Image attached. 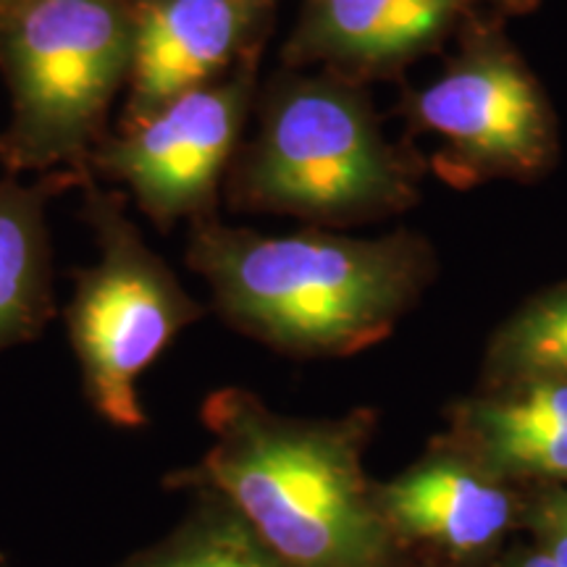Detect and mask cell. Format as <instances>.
Masks as SVG:
<instances>
[{"mask_svg":"<svg viewBox=\"0 0 567 567\" xmlns=\"http://www.w3.org/2000/svg\"><path fill=\"white\" fill-rule=\"evenodd\" d=\"M210 446L168 488H208L287 567H384L392 534L360 460L358 417L274 413L245 389L205 396Z\"/></svg>","mask_w":567,"mask_h":567,"instance_id":"1","label":"cell"},{"mask_svg":"<svg viewBox=\"0 0 567 567\" xmlns=\"http://www.w3.org/2000/svg\"><path fill=\"white\" fill-rule=\"evenodd\" d=\"M187 266L234 329L300 358H342L386 337L421 271L400 239L266 237L213 218L193 224Z\"/></svg>","mask_w":567,"mask_h":567,"instance_id":"2","label":"cell"},{"mask_svg":"<svg viewBox=\"0 0 567 567\" xmlns=\"http://www.w3.org/2000/svg\"><path fill=\"white\" fill-rule=\"evenodd\" d=\"M134 0H6L0 74L11 122L0 134L9 174L87 172L105 113L130 82Z\"/></svg>","mask_w":567,"mask_h":567,"instance_id":"3","label":"cell"},{"mask_svg":"<svg viewBox=\"0 0 567 567\" xmlns=\"http://www.w3.org/2000/svg\"><path fill=\"white\" fill-rule=\"evenodd\" d=\"M82 184L97 258L74 271L63 321L87 405L113 429L134 431L147 423L137 381L203 316V305L142 239L122 197L97 189L90 176Z\"/></svg>","mask_w":567,"mask_h":567,"instance_id":"4","label":"cell"},{"mask_svg":"<svg viewBox=\"0 0 567 567\" xmlns=\"http://www.w3.org/2000/svg\"><path fill=\"white\" fill-rule=\"evenodd\" d=\"M405 184L371 113L352 90L292 80L268 97L234 179L247 208L347 221L396 203Z\"/></svg>","mask_w":567,"mask_h":567,"instance_id":"5","label":"cell"},{"mask_svg":"<svg viewBox=\"0 0 567 567\" xmlns=\"http://www.w3.org/2000/svg\"><path fill=\"white\" fill-rule=\"evenodd\" d=\"M252 76L184 92L153 116L103 137L90 166L122 182L161 231L182 218H210L218 182L243 132Z\"/></svg>","mask_w":567,"mask_h":567,"instance_id":"6","label":"cell"},{"mask_svg":"<svg viewBox=\"0 0 567 567\" xmlns=\"http://www.w3.org/2000/svg\"><path fill=\"white\" fill-rule=\"evenodd\" d=\"M417 118L473 166L528 174L544 166L551 124L528 71L499 48L455 63L415 101Z\"/></svg>","mask_w":567,"mask_h":567,"instance_id":"7","label":"cell"},{"mask_svg":"<svg viewBox=\"0 0 567 567\" xmlns=\"http://www.w3.org/2000/svg\"><path fill=\"white\" fill-rule=\"evenodd\" d=\"M271 0H134L124 126L216 82L245 51Z\"/></svg>","mask_w":567,"mask_h":567,"instance_id":"8","label":"cell"},{"mask_svg":"<svg viewBox=\"0 0 567 567\" xmlns=\"http://www.w3.org/2000/svg\"><path fill=\"white\" fill-rule=\"evenodd\" d=\"M478 0H308L289 51L300 61L381 69L423 51Z\"/></svg>","mask_w":567,"mask_h":567,"instance_id":"9","label":"cell"},{"mask_svg":"<svg viewBox=\"0 0 567 567\" xmlns=\"http://www.w3.org/2000/svg\"><path fill=\"white\" fill-rule=\"evenodd\" d=\"M87 172L45 182L0 179V352L38 339L55 316L48 203L59 187L82 184Z\"/></svg>","mask_w":567,"mask_h":567,"instance_id":"10","label":"cell"},{"mask_svg":"<svg viewBox=\"0 0 567 567\" xmlns=\"http://www.w3.org/2000/svg\"><path fill=\"white\" fill-rule=\"evenodd\" d=\"M375 494L389 528L457 551L488 547L513 520L505 488L450 460L415 467Z\"/></svg>","mask_w":567,"mask_h":567,"instance_id":"11","label":"cell"},{"mask_svg":"<svg viewBox=\"0 0 567 567\" xmlns=\"http://www.w3.org/2000/svg\"><path fill=\"white\" fill-rule=\"evenodd\" d=\"M187 492L195 494L189 515L122 567H287L221 496L208 488Z\"/></svg>","mask_w":567,"mask_h":567,"instance_id":"12","label":"cell"},{"mask_svg":"<svg viewBox=\"0 0 567 567\" xmlns=\"http://www.w3.org/2000/svg\"><path fill=\"white\" fill-rule=\"evenodd\" d=\"M505 371L528 381H567V287L530 302L507 323L494 352Z\"/></svg>","mask_w":567,"mask_h":567,"instance_id":"13","label":"cell"},{"mask_svg":"<svg viewBox=\"0 0 567 567\" xmlns=\"http://www.w3.org/2000/svg\"><path fill=\"white\" fill-rule=\"evenodd\" d=\"M481 439L567 429V381H530L520 396L478 410Z\"/></svg>","mask_w":567,"mask_h":567,"instance_id":"14","label":"cell"},{"mask_svg":"<svg viewBox=\"0 0 567 567\" xmlns=\"http://www.w3.org/2000/svg\"><path fill=\"white\" fill-rule=\"evenodd\" d=\"M486 455L499 471L567 481V429L547 434L484 439Z\"/></svg>","mask_w":567,"mask_h":567,"instance_id":"15","label":"cell"},{"mask_svg":"<svg viewBox=\"0 0 567 567\" xmlns=\"http://www.w3.org/2000/svg\"><path fill=\"white\" fill-rule=\"evenodd\" d=\"M536 528L542 534V542L559 567H567V494L549 496L542 502L536 515Z\"/></svg>","mask_w":567,"mask_h":567,"instance_id":"16","label":"cell"},{"mask_svg":"<svg viewBox=\"0 0 567 567\" xmlns=\"http://www.w3.org/2000/svg\"><path fill=\"white\" fill-rule=\"evenodd\" d=\"M517 567H559V565H557L555 559H551L549 555H544V551H542V555H530V557H526Z\"/></svg>","mask_w":567,"mask_h":567,"instance_id":"17","label":"cell"},{"mask_svg":"<svg viewBox=\"0 0 567 567\" xmlns=\"http://www.w3.org/2000/svg\"><path fill=\"white\" fill-rule=\"evenodd\" d=\"M0 567H9V559L3 557V551H0Z\"/></svg>","mask_w":567,"mask_h":567,"instance_id":"18","label":"cell"},{"mask_svg":"<svg viewBox=\"0 0 567 567\" xmlns=\"http://www.w3.org/2000/svg\"><path fill=\"white\" fill-rule=\"evenodd\" d=\"M0 3H6V0H0Z\"/></svg>","mask_w":567,"mask_h":567,"instance_id":"19","label":"cell"}]
</instances>
